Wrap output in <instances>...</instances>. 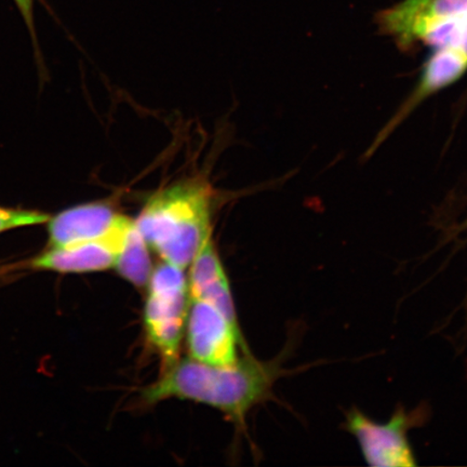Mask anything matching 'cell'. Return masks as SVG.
I'll use <instances>...</instances> for the list:
<instances>
[{"label": "cell", "mask_w": 467, "mask_h": 467, "mask_svg": "<svg viewBox=\"0 0 467 467\" xmlns=\"http://www.w3.org/2000/svg\"><path fill=\"white\" fill-rule=\"evenodd\" d=\"M282 372L276 361L263 363L254 358L232 366L178 359L143 390L142 400L148 405L171 399L200 402L242 423L251 409L267 399Z\"/></svg>", "instance_id": "obj_1"}, {"label": "cell", "mask_w": 467, "mask_h": 467, "mask_svg": "<svg viewBox=\"0 0 467 467\" xmlns=\"http://www.w3.org/2000/svg\"><path fill=\"white\" fill-rule=\"evenodd\" d=\"M212 191L201 181H185L155 192L136 222L149 247L185 270L210 235Z\"/></svg>", "instance_id": "obj_2"}, {"label": "cell", "mask_w": 467, "mask_h": 467, "mask_svg": "<svg viewBox=\"0 0 467 467\" xmlns=\"http://www.w3.org/2000/svg\"><path fill=\"white\" fill-rule=\"evenodd\" d=\"M191 296L184 270L163 262L151 273L144 307L146 336L166 368L179 359Z\"/></svg>", "instance_id": "obj_3"}, {"label": "cell", "mask_w": 467, "mask_h": 467, "mask_svg": "<svg viewBox=\"0 0 467 467\" xmlns=\"http://www.w3.org/2000/svg\"><path fill=\"white\" fill-rule=\"evenodd\" d=\"M430 417L428 405L422 404L411 410L400 406L388 422L379 423L354 407L346 412L343 429L358 441L368 465L411 467L418 463L409 431L421 428Z\"/></svg>", "instance_id": "obj_4"}, {"label": "cell", "mask_w": 467, "mask_h": 467, "mask_svg": "<svg viewBox=\"0 0 467 467\" xmlns=\"http://www.w3.org/2000/svg\"><path fill=\"white\" fill-rule=\"evenodd\" d=\"M379 26L406 47L418 42L434 49L465 51L467 47V14L437 15L431 13L426 0H406L384 11L379 16Z\"/></svg>", "instance_id": "obj_5"}, {"label": "cell", "mask_w": 467, "mask_h": 467, "mask_svg": "<svg viewBox=\"0 0 467 467\" xmlns=\"http://www.w3.org/2000/svg\"><path fill=\"white\" fill-rule=\"evenodd\" d=\"M185 329L192 359L214 366L237 363V344L243 343L241 331L234 328L217 307L191 299Z\"/></svg>", "instance_id": "obj_6"}, {"label": "cell", "mask_w": 467, "mask_h": 467, "mask_svg": "<svg viewBox=\"0 0 467 467\" xmlns=\"http://www.w3.org/2000/svg\"><path fill=\"white\" fill-rule=\"evenodd\" d=\"M134 221L124 217L108 236L96 241L69 244L66 247H47L42 254L27 263L32 270L61 274L102 272L114 268L117 255Z\"/></svg>", "instance_id": "obj_7"}, {"label": "cell", "mask_w": 467, "mask_h": 467, "mask_svg": "<svg viewBox=\"0 0 467 467\" xmlns=\"http://www.w3.org/2000/svg\"><path fill=\"white\" fill-rule=\"evenodd\" d=\"M124 217L105 202L79 204L64 210L47 222L48 247H66L103 238L112 233Z\"/></svg>", "instance_id": "obj_8"}, {"label": "cell", "mask_w": 467, "mask_h": 467, "mask_svg": "<svg viewBox=\"0 0 467 467\" xmlns=\"http://www.w3.org/2000/svg\"><path fill=\"white\" fill-rule=\"evenodd\" d=\"M467 71L466 52L459 48H438L425 62L417 88L410 97L401 105L399 112L393 117L389 125L384 128L381 136L377 140L387 139L397 126L404 121L420 104L426 99L434 96L445 88L457 83Z\"/></svg>", "instance_id": "obj_9"}, {"label": "cell", "mask_w": 467, "mask_h": 467, "mask_svg": "<svg viewBox=\"0 0 467 467\" xmlns=\"http://www.w3.org/2000/svg\"><path fill=\"white\" fill-rule=\"evenodd\" d=\"M189 279L192 300H202L217 307L234 328L239 329L229 280L210 235L204 239L200 251L191 263Z\"/></svg>", "instance_id": "obj_10"}, {"label": "cell", "mask_w": 467, "mask_h": 467, "mask_svg": "<svg viewBox=\"0 0 467 467\" xmlns=\"http://www.w3.org/2000/svg\"><path fill=\"white\" fill-rule=\"evenodd\" d=\"M114 268L120 277L136 287H145L150 282L153 265H151L149 244L138 231L136 222L127 234L125 242L117 255Z\"/></svg>", "instance_id": "obj_11"}, {"label": "cell", "mask_w": 467, "mask_h": 467, "mask_svg": "<svg viewBox=\"0 0 467 467\" xmlns=\"http://www.w3.org/2000/svg\"><path fill=\"white\" fill-rule=\"evenodd\" d=\"M15 3L22 15L23 19H25L26 25L29 33H31L35 45L37 47L36 34H35L34 26V0H15Z\"/></svg>", "instance_id": "obj_12"}, {"label": "cell", "mask_w": 467, "mask_h": 467, "mask_svg": "<svg viewBox=\"0 0 467 467\" xmlns=\"http://www.w3.org/2000/svg\"><path fill=\"white\" fill-rule=\"evenodd\" d=\"M21 224V215L16 209L0 208V233L15 230Z\"/></svg>", "instance_id": "obj_13"}, {"label": "cell", "mask_w": 467, "mask_h": 467, "mask_svg": "<svg viewBox=\"0 0 467 467\" xmlns=\"http://www.w3.org/2000/svg\"><path fill=\"white\" fill-rule=\"evenodd\" d=\"M463 227H464V229H467V220H466V222H465V223H464Z\"/></svg>", "instance_id": "obj_14"}]
</instances>
